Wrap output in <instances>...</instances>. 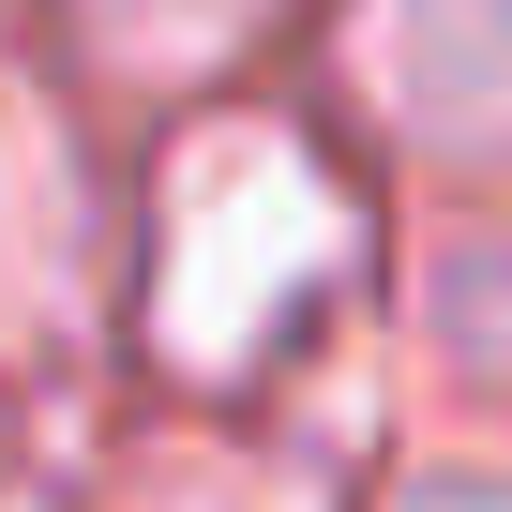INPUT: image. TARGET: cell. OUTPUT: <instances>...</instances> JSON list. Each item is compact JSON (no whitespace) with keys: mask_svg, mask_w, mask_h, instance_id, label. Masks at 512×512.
Instances as JSON below:
<instances>
[{"mask_svg":"<svg viewBox=\"0 0 512 512\" xmlns=\"http://www.w3.org/2000/svg\"><path fill=\"white\" fill-rule=\"evenodd\" d=\"M422 512H512V482H437Z\"/></svg>","mask_w":512,"mask_h":512,"instance_id":"4","label":"cell"},{"mask_svg":"<svg viewBox=\"0 0 512 512\" xmlns=\"http://www.w3.org/2000/svg\"><path fill=\"white\" fill-rule=\"evenodd\" d=\"M377 76L437 151H512V0H377Z\"/></svg>","mask_w":512,"mask_h":512,"instance_id":"2","label":"cell"},{"mask_svg":"<svg viewBox=\"0 0 512 512\" xmlns=\"http://www.w3.org/2000/svg\"><path fill=\"white\" fill-rule=\"evenodd\" d=\"M332 256V211H317V181L287 166V151H211L196 166V211H181V347L196 362H226L241 347V317H256V287H287V272H317Z\"/></svg>","mask_w":512,"mask_h":512,"instance_id":"1","label":"cell"},{"mask_svg":"<svg viewBox=\"0 0 512 512\" xmlns=\"http://www.w3.org/2000/svg\"><path fill=\"white\" fill-rule=\"evenodd\" d=\"M121 31H136V46H226L241 0H121Z\"/></svg>","mask_w":512,"mask_h":512,"instance_id":"3","label":"cell"}]
</instances>
